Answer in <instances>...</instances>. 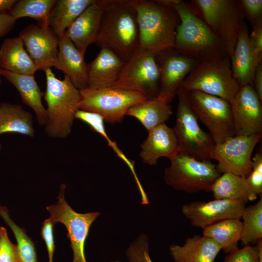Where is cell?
<instances>
[{"label": "cell", "mask_w": 262, "mask_h": 262, "mask_svg": "<svg viewBox=\"0 0 262 262\" xmlns=\"http://www.w3.org/2000/svg\"><path fill=\"white\" fill-rule=\"evenodd\" d=\"M0 216L12 230L22 262H38L34 243L25 229L12 219L7 208L0 204Z\"/></svg>", "instance_id": "obj_33"}, {"label": "cell", "mask_w": 262, "mask_h": 262, "mask_svg": "<svg viewBox=\"0 0 262 262\" xmlns=\"http://www.w3.org/2000/svg\"><path fill=\"white\" fill-rule=\"evenodd\" d=\"M1 144H0V150L1 149Z\"/></svg>", "instance_id": "obj_48"}, {"label": "cell", "mask_w": 262, "mask_h": 262, "mask_svg": "<svg viewBox=\"0 0 262 262\" xmlns=\"http://www.w3.org/2000/svg\"><path fill=\"white\" fill-rule=\"evenodd\" d=\"M96 0H58L50 13L49 27L60 39L75 19Z\"/></svg>", "instance_id": "obj_27"}, {"label": "cell", "mask_w": 262, "mask_h": 262, "mask_svg": "<svg viewBox=\"0 0 262 262\" xmlns=\"http://www.w3.org/2000/svg\"><path fill=\"white\" fill-rule=\"evenodd\" d=\"M75 119L83 121L89 126L93 131L103 136L120 159H122L125 156L116 143L113 142L107 134L104 126L105 121L101 115L96 113L79 109L75 114Z\"/></svg>", "instance_id": "obj_34"}, {"label": "cell", "mask_w": 262, "mask_h": 262, "mask_svg": "<svg viewBox=\"0 0 262 262\" xmlns=\"http://www.w3.org/2000/svg\"><path fill=\"white\" fill-rule=\"evenodd\" d=\"M188 3L220 40L230 57L245 22L240 0H192Z\"/></svg>", "instance_id": "obj_5"}, {"label": "cell", "mask_w": 262, "mask_h": 262, "mask_svg": "<svg viewBox=\"0 0 262 262\" xmlns=\"http://www.w3.org/2000/svg\"><path fill=\"white\" fill-rule=\"evenodd\" d=\"M54 226V224L48 218L43 222L40 232L46 246L49 262H53L55 250Z\"/></svg>", "instance_id": "obj_40"}, {"label": "cell", "mask_w": 262, "mask_h": 262, "mask_svg": "<svg viewBox=\"0 0 262 262\" xmlns=\"http://www.w3.org/2000/svg\"><path fill=\"white\" fill-rule=\"evenodd\" d=\"M229 102L235 135L262 134V101L253 86L241 87Z\"/></svg>", "instance_id": "obj_16"}, {"label": "cell", "mask_w": 262, "mask_h": 262, "mask_svg": "<svg viewBox=\"0 0 262 262\" xmlns=\"http://www.w3.org/2000/svg\"><path fill=\"white\" fill-rule=\"evenodd\" d=\"M242 229L240 219H228L204 228L202 235L214 240L221 250L228 254L239 248Z\"/></svg>", "instance_id": "obj_30"}, {"label": "cell", "mask_w": 262, "mask_h": 262, "mask_svg": "<svg viewBox=\"0 0 262 262\" xmlns=\"http://www.w3.org/2000/svg\"><path fill=\"white\" fill-rule=\"evenodd\" d=\"M172 114V106L158 98H148L130 107L126 115L138 119L149 132L165 123Z\"/></svg>", "instance_id": "obj_26"}, {"label": "cell", "mask_w": 262, "mask_h": 262, "mask_svg": "<svg viewBox=\"0 0 262 262\" xmlns=\"http://www.w3.org/2000/svg\"><path fill=\"white\" fill-rule=\"evenodd\" d=\"M177 95L178 104L173 129L178 140L179 152L199 161H210L215 142L209 133L199 126L190 103L189 92L180 86Z\"/></svg>", "instance_id": "obj_7"}, {"label": "cell", "mask_w": 262, "mask_h": 262, "mask_svg": "<svg viewBox=\"0 0 262 262\" xmlns=\"http://www.w3.org/2000/svg\"><path fill=\"white\" fill-rule=\"evenodd\" d=\"M0 262H22L17 245L11 242L2 226L0 227Z\"/></svg>", "instance_id": "obj_37"}, {"label": "cell", "mask_w": 262, "mask_h": 262, "mask_svg": "<svg viewBox=\"0 0 262 262\" xmlns=\"http://www.w3.org/2000/svg\"><path fill=\"white\" fill-rule=\"evenodd\" d=\"M249 42L255 62L258 66L262 62V25L252 28Z\"/></svg>", "instance_id": "obj_41"}, {"label": "cell", "mask_w": 262, "mask_h": 262, "mask_svg": "<svg viewBox=\"0 0 262 262\" xmlns=\"http://www.w3.org/2000/svg\"><path fill=\"white\" fill-rule=\"evenodd\" d=\"M148 133L140 152L144 163L155 165L159 158L166 157L170 160L179 152L178 140L173 128L163 123Z\"/></svg>", "instance_id": "obj_18"}, {"label": "cell", "mask_w": 262, "mask_h": 262, "mask_svg": "<svg viewBox=\"0 0 262 262\" xmlns=\"http://www.w3.org/2000/svg\"><path fill=\"white\" fill-rule=\"evenodd\" d=\"M174 9L180 19L176 30L175 49L199 62L228 55L220 40L193 12L188 2L183 1Z\"/></svg>", "instance_id": "obj_4"}, {"label": "cell", "mask_w": 262, "mask_h": 262, "mask_svg": "<svg viewBox=\"0 0 262 262\" xmlns=\"http://www.w3.org/2000/svg\"><path fill=\"white\" fill-rule=\"evenodd\" d=\"M148 237L141 234L129 246L126 256L129 262H153L149 253Z\"/></svg>", "instance_id": "obj_36"}, {"label": "cell", "mask_w": 262, "mask_h": 262, "mask_svg": "<svg viewBox=\"0 0 262 262\" xmlns=\"http://www.w3.org/2000/svg\"><path fill=\"white\" fill-rule=\"evenodd\" d=\"M224 262H262V241L255 245H246L227 254Z\"/></svg>", "instance_id": "obj_35"}, {"label": "cell", "mask_w": 262, "mask_h": 262, "mask_svg": "<svg viewBox=\"0 0 262 262\" xmlns=\"http://www.w3.org/2000/svg\"><path fill=\"white\" fill-rule=\"evenodd\" d=\"M191 108L208 129L215 144L235 135L230 102L197 91L189 92Z\"/></svg>", "instance_id": "obj_12"}, {"label": "cell", "mask_w": 262, "mask_h": 262, "mask_svg": "<svg viewBox=\"0 0 262 262\" xmlns=\"http://www.w3.org/2000/svg\"><path fill=\"white\" fill-rule=\"evenodd\" d=\"M240 240L244 246L256 244L262 238V198L256 203L246 207L242 215Z\"/></svg>", "instance_id": "obj_32"}, {"label": "cell", "mask_w": 262, "mask_h": 262, "mask_svg": "<svg viewBox=\"0 0 262 262\" xmlns=\"http://www.w3.org/2000/svg\"><path fill=\"white\" fill-rule=\"evenodd\" d=\"M102 14V10L96 0L75 19L63 36L85 54L88 47L96 41Z\"/></svg>", "instance_id": "obj_21"}, {"label": "cell", "mask_w": 262, "mask_h": 262, "mask_svg": "<svg viewBox=\"0 0 262 262\" xmlns=\"http://www.w3.org/2000/svg\"><path fill=\"white\" fill-rule=\"evenodd\" d=\"M19 36L37 70L45 71L53 67L60 38L49 27L28 25L19 33Z\"/></svg>", "instance_id": "obj_17"}, {"label": "cell", "mask_w": 262, "mask_h": 262, "mask_svg": "<svg viewBox=\"0 0 262 262\" xmlns=\"http://www.w3.org/2000/svg\"><path fill=\"white\" fill-rule=\"evenodd\" d=\"M251 190L258 196L262 195V153L259 152L251 158V171L246 178Z\"/></svg>", "instance_id": "obj_38"}, {"label": "cell", "mask_w": 262, "mask_h": 262, "mask_svg": "<svg viewBox=\"0 0 262 262\" xmlns=\"http://www.w3.org/2000/svg\"><path fill=\"white\" fill-rule=\"evenodd\" d=\"M262 137V134L235 135L215 144L210 159L218 162L216 165L222 174L229 172L246 178L251 171V155Z\"/></svg>", "instance_id": "obj_13"}, {"label": "cell", "mask_w": 262, "mask_h": 262, "mask_svg": "<svg viewBox=\"0 0 262 262\" xmlns=\"http://www.w3.org/2000/svg\"><path fill=\"white\" fill-rule=\"evenodd\" d=\"M53 67L62 71L79 90L88 87L87 64L82 54L67 38L59 40L58 52Z\"/></svg>", "instance_id": "obj_19"}, {"label": "cell", "mask_w": 262, "mask_h": 262, "mask_svg": "<svg viewBox=\"0 0 262 262\" xmlns=\"http://www.w3.org/2000/svg\"><path fill=\"white\" fill-rule=\"evenodd\" d=\"M110 262H121L119 260H114V261H111Z\"/></svg>", "instance_id": "obj_47"}, {"label": "cell", "mask_w": 262, "mask_h": 262, "mask_svg": "<svg viewBox=\"0 0 262 262\" xmlns=\"http://www.w3.org/2000/svg\"><path fill=\"white\" fill-rule=\"evenodd\" d=\"M157 3L167 7L174 8L183 2L182 0H155Z\"/></svg>", "instance_id": "obj_45"}, {"label": "cell", "mask_w": 262, "mask_h": 262, "mask_svg": "<svg viewBox=\"0 0 262 262\" xmlns=\"http://www.w3.org/2000/svg\"><path fill=\"white\" fill-rule=\"evenodd\" d=\"M211 192L214 199L247 202L256 199L258 197L249 187L246 177L229 172L220 175L213 184Z\"/></svg>", "instance_id": "obj_29"}, {"label": "cell", "mask_w": 262, "mask_h": 262, "mask_svg": "<svg viewBox=\"0 0 262 262\" xmlns=\"http://www.w3.org/2000/svg\"><path fill=\"white\" fill-rule=\"evenodd\" d=\"M0 68L21 74L34 75L37 67L18 36L4 40L0 47Z\"/></svg>", "instance_id": "obj_25"}, {"label": "cell", "mask_w": 262, "mask_h": 262, "mask_svg": "<svg viewBox=\"0 0 262 262\" xmlns=\"http://www.w3.org/2000/svg\"><path fill=\"white\" fill-rule=\"evenodd\" d=\"M160 71V92L157 98L169 103L181 83L199 62L175 48L157 55Z\"/></svg>", "instance_id": "obj_14"}, {"label": "cell", "mask_w": 262, "mask_h": 262, "mask_svg": "<svg viewBox=\"0 0 262 262\" xmlns=\"http://www.w3.org/2000/svg\"><path fill=\"white\" fill-rule=\"evenodd\" d=\"M46 88L44 95L47 116L45 130L48 136L63 139L70 133L75 115L79 109L80 91L70 79L56 77L51 68L45 71Z\"/></svg>", "instance_id": "obj_3"}, {"label": "cell", "mask_w": 262, "mask_h": 262, "mask_svg": "<svg viewBox=\"0 0 262 262\" xmlns=\"http://www.w3.org/2000/svg\"><path fill=\"white\" fill-rule=\"evenodd\" d=\"M165 168V183L174 189L188 193L211 192L213 184L220 176L216 165L210 161H199L178 152Z\"/></svg>", "instance_id": "obj_8"}, {"label": "cell", "mask_w": 262, "mask_h": 262, "mask_svg": "<svg viewBox=\"0 0 262 262\" xmlns=\"http://www.w3.org/2000/svg\"><path fill=\"white\" fill-rule=\"evenodd\" d=\"M16 1V0H0V13H8Z\"/></svg>", "instance_id": "obj_44"}, {"label": "cell", "mask_w": 262, "mask_h": 262, "mask_svg": "<svg viewBox=\"0 0 262 262\" xmlns=\"http://www.w3.org/2000/svg\"><path fill=\"white\" fill-rule=\"evenodd\" d=\"M245 16L252 28L262 25V0H240Z\"/></svg>", "instance_id": "obj_39"}, {"label": "cell", "mask_w": 262, "mask_h": 262, "mask_svg": "<svg viewBox=\"0 0 262 262\" xmlns=\"http://www.w3.org/2000/svg\"><path fill=\"white\" fill-rule=\"evenodd\" d=\"M9 132L33 137L35 130L33 116L19 104L2 102L0 104V135Z\"/></svg>", "instance_id": "obj_28"}, {"label": "cell", "mask_w": 262, "mask_h": 262, "mask_svg": "<svg viewBox=\"0 0 262 262\" xmlns=\"http://www.w3.org/2000/svg\"><path fill=\"white\" fill-rule=\"evenodd\" d=\"M169 249L174 262H214L221 250L214 240L197 234L188 237L182 246L171 245Z\"/></svg>", "instance_id": "obj_22"}, {"label": "cell", "mask_w": 262, "mask_h": 262, "mask_svg": "<svg viewBox=\"0 0 262 262\" xmlns=\"http://www.w3.org/2000/svg\"><path fill=\"white\" fill-rule=\"evenodd\" d=\"M112 87L140 92L148 98L160 92V71L157 55L140 46L125 62Z\"/></svg>", "instance_id": "obj_10"}, {"label": "cell", "mask_w": 262, "mask_h": 262, "mask_svg": "<svg viewBox=\"0 0 262 262\" xmlns=\"http://www.w3.org/2000/svg\"><path fill=\"white\" fill-rule=\"evenodd\" d=\"M253 84L256 94L262 101V62L256 68Z\"/></svg>", "instance_id": "obj_43"}, {"label": "cell", "mask_w": 262, "mask_h": 262, "mask_svg": "<svg viewBox=\"0 0 262 262\" xmlns=\"http://www.w3.org/2000/svg\"><path fill=\"white\" fill-rule=\"evenodd\" d=\"M3 70L0 68V84L1 83V76H2Z\"/></svg>", "instance_id": "obj_46"}, {"label": "cell", "mask_w": 262, "mask_h": 262, "mask_svg": "<svg viewBox=\"0 0 262 262\" xmlns=\"http://www.w3.org/2000/svg\"><path fill=\"white\" fill-rule=\"evenodd\" d=\"M131 3L136 12L139 46L156 55L174 48L180 23L175 10L155 0H131Z\"/></svg>", "instance_id": "obj_2"}, {"label": "cell", "mask_w": 262, "mask_h": 262, "mask_svg": "<svg viewBox=\"0 0 262 262\" xmlns=\"http://www.w3.org/2000/svg\"><path fill=\"white\" fill-rule=\"evenodd\" d=\"M66 185L61 184L56 204L48 206L49 219L55 225L60 222L66 228L67 236L73 252L72 262H87L85 244L91 226L100 215L98 212L79 213L68 204L65 198Z\"/></svg>", "instance_id": "obj_11"}, {"label": "cell", "mask_w": 262, "mask_h": 262, "mask_svg": "<svg viewBox=\"0 0 262 262\" xmlns=\"http://www.w3.org/2000/svg\"><path fill=\"white\" fill-rule=\"evenodd\" d=\"M2 76L18 91L24 103L34 111L38 123L44 126L47 119V112L42 101L43 93L34 75L3 70Z\"/></svg>", "instance_id": "obj_24"}, {"label": "cell", "mask_w": 262, "mask_h": 262, "mask_svg": "<svg viewBox=\"0 0 262 262\" xmlns=\"http://www.w3.org/2000/svg\"><path fill=\"white\" fill-rule=\"evenodd\" d=\"M230 58L233 77L240 87L248 84L253 86L254 74L257 66L251 49L246 22L241 28Z\"/></svg>", "instance_id": "obj_23"}, {"label": "cell", "mask_w": 262, "mask_h": 262, "mask_svg": "<svg viewBox=\"0 0 262 262\" xmlns=\"http://www.w3.org/2000/svg\"><path fill=\"white\" fill-rule=\"evenodd\" d=\"M16 21L8 13H0V37L7 34L13 28Z\"/></svg>", "instance_id": "obj_42"}, {"label": "cell", "mask_w": 262, "mask_h": 262, "mask_svg": "<svg viewBox=\"0 0 262 262\" xmlns=\"http://www.w3.org/2000/svg\"><path fill=\"white\" fill-rule=\"evenodd\" d=\"M180 86L188 92L197 91L229 102L240 88L233 77L228 55L199 62Z\"/></svg>", "instance_id": "obj_6"}, {"label": "cell", "mask_w": 262, "mask_h": 262, "mask_svg": "<svg viewBox=\"0 0 262 262\" xmlns=\"http://www.w3.org/2000/svg\"><path fill=\"white\" fill-rule=\"evenodd\" d=\"M56 0H17L8 13L15 19L30 17L35 20L37 25L49 27V18Z\"/></svg>", "instance_id": "obj_31"}, {"label": "cell", "mask_w": 262, "mask_h": 262, "mask_svg": "<svg viewBox=\"0 0 262 262\" xmlns=\"http://www.w3.org/2000/svg\"><path fill=\"white\" fill-rule=\"evenodd\" d=\"M247 202L242 200L214 199L196 201L183 205L182 214L196 227L204 228L224 220L241 219Z\"/></svg>", "instance_id": "obj_15"}, {"label": "cell", "mask_w": 262, "mask_h": 262, "mask_svg": "<svg viewBox=\"0 0 262 262\" xmlns=\"http://www.w3.org/2000/svg\"><path fill=\"white\" fill-rule=\"evenodd\" d=\"M102 10L95 43L108 49L124 62L139 47L136 12L131 0H97Z\"/></svg>", "instance_id": "obj_1"}, {"label": "cell", "mask_w": 262, "mask_h": 262, "mask_svg": "<svg viewBox=\"0 0 262 262\" xmlns=\"http://www.w3.org/2000/svg\"><path fill=\"white\" fill-rule=\"evenodd\" d=\"M80 91L79 109L97 113L110 124L121 123L130 107L148 98L140 92L112 86Z\"/></svg>", "instance_id": "obj_9"}, {"label": "cell", "mask_w": 262, "mask_h": 262, "mask_svg": "<svg viewBox=\"0 0 262 262\" xmlns=\"http://www.w3.org/2000/svg\"><path fill=\"white\" fill-rule=\"evenodd\" d=\"M125 62L111 50L101 48L95 58L87 64V87L96 89L113 86Z\"/></svg>", "instance_id": "obj_20"}]
</instances>
